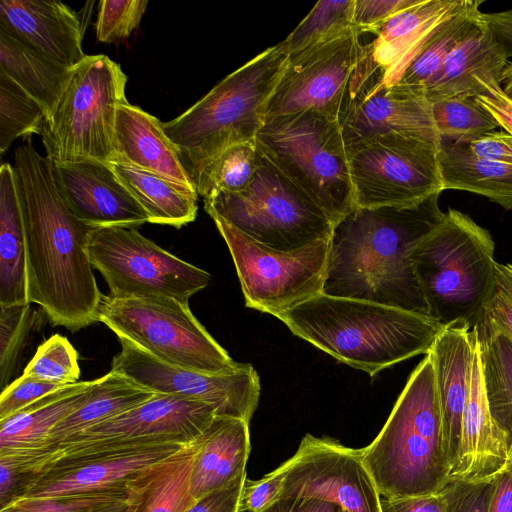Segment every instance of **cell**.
Instances as JSON below:
<instances>
[{
  "label": "cell",
  "instance_id": "obj_58",
  "mask_svg": "<svg viewBox=\"0 0 512 512\" xmlns=\"http://www.w3.org/2000/svg\"><path fill=\"white\" fill-rule=\"evenodd\" d=\"M133 509H134V497H133V492H132L131 501L123 506H120L119 508L115 509L112 512H133Z\"/></svg>",
  "mask_w": 512,
  "mask_h": 512
},
{
  "label": "cell",
  "instance_id": "obj_8",
  "mask_svg": "<svg viewBox=\"0 0 512 512\" xmlns=\"http://www.w3.org/2000/svg\"><path fill=\"white\" fill-rule=\"evenodd\" d=\"M126 84L118 63L107 55H87L43 123L40 135L46 156L54 163L114 162L116 118L127 102Z\"/></svg>",
  "mask_w": 512,
  "mask_h": 512
},
{
  "label": "cell",
  "instance_id": "obj_3",
  "mask_svg": "<svg viewBox=\"0 0 512 512\" xmlns=\"http://www.w3.org/2000/svg\"><path fill=\"white\" fill-rule=\"evenodd\" d=\"M276 318L296 336L370 376L426 355L444 329L428 315L324 293Z\"/></svg>",
  "mask_w": 512,
  "mask_h": 512
},
{
  "label": "cell",
  "instance_id": "obj_16",
  "mask_svg": "<svg viewBox=\"0 0 512 512\" xmlns=\"http://www.w3.org/2000/svg\"><path fill=\"white\" fill-rule=\"evenodd\" d=\"M279 467L284 478L278 498L311 496L334 502L346 512H383L361 448L306 434L295 454Z\"/></svg>",
  "mask_w": 512,
  "mask_h": 512
},
{
  "label": "cell",
  "instance_id": "obj_18",
  "mask_svg": "<svg viewBox=\"0 0 512 512\" xmlns=\"http://www.w3.org/2000/svg\"><path fill=\"white\" fill-rule=\"evenodd\" d=\"M340 124L346 145L392 133L441 143L432 104L400 85L377 79L365 81L351 93Z\"/></svg>",
  "mask_w": 512,
  "mask_h": 512
},
{
  "label": "cell",
  "instance_id": "obj_27",
  "mask_svg": "<svg viewBox=\"0 0 512 512\" xmlns=\"http://www.w3.org/2000/svg\"><path fill=\"white\" fill-rule=\"evenodd\" d=\"M250 451L249 423L216 415L202 436L193 463L190 478L193 498L199 500L245 474Z\"/></svg>",
  "mask_w": 512,
  "mask_h": 512
},
{
  "label": "cell",
  "instance_id": "obj_9",
  "mask_svg": "<svg viewBox=\"0 0 512 512\" xmlns=\"http://www.w3.org/2000/svg\"><path fill=\"white\" fill-rule=\"evenodd\" d=\"M97 316L118 338L170 365L209 374L231 373L244 365L217 343L188 303L177 299L102 294Z\"/></svg>",
  "mask_w": 512,
  "mask_h": 512
},
{
  "label": "cell",
  "instance_id": "obj_25",
  "mask_svg": "<svg viewBox=\"0 0 512 512\" xmlns=\"http://www.w3.org/2000/svg\"><path fill=\"white\" fill-rule=\"evenodd\" d=\"M115 151V161L129 163L196 190L162 122L128 101L117 112Z\"/></svg>",
  "mask_w": 512,
  "mask_h": 512
},
{
  "label": "cell",
  "instance_id": "obj_47",
  "mask_svg": "<svg viewBox=\"0 0 512 512\" xmlns=\"http://www.w3.org/2000/svg\"><path fill=\"white\" fill-rule=\"evenodd\" d=\"M485 313L512 340V264L496 263L495 281Z\"/></svg>",
  "mask_w": 512,
  "mask_h": 512
},
{
  "label": "cell",
  "instance_id": "obj_11",
  "mask_svg": "<svg viewBox=\"0 0 512 512\" xmlns=\"http://www.w3.org/2000/svg\"><path fill=\"white\" fill-rule=\"evenodd\" d=\"M232 256L245 305L277 316L323 293L331 237L292 251L268 247L210 216Z\"/></svg>",
  "mask_w": 512,
  "mask_h": 512
},
{
  "label": "cell",
  "instance_id": "obj_32",
  "mask_svg": "<svg viewBox=\"0 0 512 512\" xmlns=\"http://www.w3.org/2000/svg\"><path fill=\"white\" fill-rule=\"evenodd\" d=\"M93 382L68 385L0 421V451L41 447L52 429L86 399Z\"/></svg>",
  "mask_w": 512,
  "mask_h": 512
},
{
  "label": "cell",
  "instance_id": "obj_12",
  "mask_svg": "<svg viewBox=\"0 0 512 512\" xmlns=\"http://www.w3.org/2000/svg\"><path fill=\"white\" fill-rule=\"evenodd\" d=\"M88 254L113 297L163 296L188 303L211 281L208 272L164 250L136 227H95Z\"/></svg>",
  "mask_w": 512,
  "mask_h": 512
},
{
  "label": "cell",
  "instance_id": "obj_44",
  "mask_svg": "<svg viewBox=\"0 0 512 512\" xmlns=\"http://www.w3.org/2000/svg\"><path fill=\"white\" fill-rule=\"evenodd\" d=\"M146 0H102L96 22V38L103 43L123 41L136 30L146 12Z\"/></svg>",
  "mask_w": 512,
  "mask_h": 512
},
{
  "label": "cell",
  "instance_id": "obj_5",
  "mask_svg": "<svg viewBox=\"0 0 512 512\" xmlns=\"http://www.w3.org/2000/svg\"><path fill=\"white\" fill-rule=\"evenodd\" d=\"M287 60L280 43L267 48L223 78L181 115L162 122L194 186L219 154L256 138Z\"/></svg>",
  "mask_w": 512,
  "mask_h": 512
},
{
  "label": "cell",
  "instance_id": "obj_28",
  "mask_svg": "<svg viewBox=\"0 0 512 512\" xmlns=\"http://www.w3.org/2000/svg\"><path fill=\"white\" fill-rule=\"evenodd\" d=\"M155 394L124 375L110 371L103 377L94 380L88 396L81 405L52 429L41 447L33 450L56 446L95 425L140 405Z\"/></svg>",
  "mask_w": 512,
  "mask_h": 512
},
{
  "label": "cell",
  "instance_id": "obj_7",
  "mask_svg": "<svg viewBox=\"0 0 512 512\" xmlns=\"http://www.w3.org/2000/svg\"><path fill=\"white\" fill-rule=\"evenodd\" d=\"M260 152L320 207L335 225L356 208L349 159L338 120L315 111L266 120Z\"/></svg>",
  "mask_w": 512,
  "mask_h": 512
},
{
  "label": "cell",
  "instance_id": "obj_2",
  "mask_svg": "<svg viewBox=\"0 0 512 512\" xmlns=\"http://www.w3.org/2000/svg\"><path fill=\"white\" fill-rule=\"evenodd\" d=\"M440 194L411 205L356 207L344 216L331 234L323 293L428 315L412 253L445 214Z\"/></svg>",
  "mask_w": 512,
  "mask_h": 512
},
{
  "label": "cell",
  "instance_id": "obj_56",
  "mask_svg": "<svg viewBox=\"0 0 512 512\" xmlns=\"http://www.w3.org/2000/svg\"><path fill=\"white\" fill-rule=\"evenodd\" d=\"M488 512H512V462L492 481Z\"/></svg>",
  "mask_w": 512,
  "mask_h": 512
},
{
  "label": "cell",
  "instance_id": "obj_55",
  "mask_svg": "<svg viewBox=\"0 0 512 512\" xmlns=\"http://www.w3.org/2000/svg\"><path fill=\"white\" fill-rule=\"evenodd\" d=\"M487 27L507 59L512 58V8L483 13Z\"/></svg>",
  "mask_w": 512,
  "mask_h": 512
},
{
  "label": "cell",
  "instance_id": "obj_10",
  "mask_svg": "<svg viewBox=\"0 0 512 512\" xmlns=\"http://www.w3.org/2000/svg\"><path fill=\"white\" fill-rule=\"evenodd\" d=\"M204 208L210 216H219L255 241L280 251L329 238L334 227L324 211L261 152L245 189L206 199Z\"/></svg>",
  "mask_w": 512,
  "mask_h": 512
},
{
  "label": "cell",
  "instance_id": "obj_20",
  "mask_svg": "<svg viewBox=\"0 0 512 512\" xmlns=\"http://www.w3.org/2000/svg\"><path fill=\"white\" fill-rule=\"evenodd\" d=\"M192 442L171 441L136 451L82 456L37 476L22 497L62 496L126 485Z\"/></svg>",
  "mask_w": 512,
  "mask_h": 512
},
{
  "label": "cell",
  "instance_id": "obj_54",
  "mask_svg": "<svg viewBox=\"0 0 512 512\" xmlns=\"http://www.w3.org/2000/svg\"><path fill=\"white\" fill-rule=\"evenodd\" d=\"M381 505L383 512H445L441 492L396 500L381 498Z\"/></svg>",
  "mask_w": 512,
  "mask_h": 512
},
{
  "label": "cell",
  "instance_id": "obj_45",
  "mask_svg": "<svg viewBox=\"0 0 512 512\" xmlns=\"http://www.w3.org/2000/svg\"><path fill=\"white\" fill-rule=\"evenodd\" d=\"M491 481H467L450 477L440 491L445 512H488Z\"/></svg>",
  "mask_w": 512,
  "mask_h": 512
},
{
  "label": "cell",
  "instance_id": "obj_35",
  "mask_svg": "<svg viewBox=\"0 0 512 512\" xmlns=\"http://www.w3.org/2000/svg\"><path fill=\"white\" fill-rule=\"evenodd\" d=\"M475 329L490 414L512 455V340L485 312Z\"/></svg>",
  "mask_w": 512,
  "mask_h": 512
},
{
  "label": "cell",
  "instance_id": "obj_14",
  "mask_svg": "<svg viewBox=\"0 0 512 512\" xmlns=\"http://www.w3.org/2000/svg\"><path fill=\"white\" fill-rule=\"evenodd\" d=\"M357 27L288 56L265 108V121L295 112L315 111L340 122L362 55Z\"/></svg>",
  "mask_w": 512,
  "mask_h": 512
},
{
  "label": "cell",
  "instance_id": "obj_43",
  "mask_svg": "<svg viewBox=\"0 0 512 512\" xmlns=\"http://www.w3.org/2000/svg\"><path fill=\"white\" fill-rule=\"evenodd\" d=\"M22 375L62 386L78 383V354L66 337L55 334L37 348Z\"/></svg>",
  "mask_w": 512,
  "mask_h": 512
},
{
  "label": "cell",
  "instance_id": "obj_49",
  "mask_svg": "<svg viewBox=\"0 0 512 512\" xmlns=\"http://www.w3.org/2000/svg\"><path fill=\"white\" fill-rule=\"evenodd\" d=\"M280 467L259 480L246 479L239 502V512H261L278 498L283 484Z\"/></svg>",
  "mask_w": 512,
  "mask_h": 512
},
{
  "label": "cell",
  "instance_id": "obj_19",
  "mask_svg": "<svg viewBox=\"0 0 512 512\" xmlns=\"http://www.w3.org/2000/svg\"><path fill=\"white\" fill-rule=\"evenodd\" d=\"M59 188L74 215L91 227H138L145 210L122 184L111 164L93 160L54 163Z\"/></svg>",
  "mask_w": 512,
  "mask_h": 512
},
{
  "label": "cell",
  "instance_id": "obj_38",
  "mask_svg": "<svg viewBox=\"0 0 512 512\" xmlns=\"http://www.w3.org/2000/svg\"><path fill=\"white\" fill-rule=\"evenodd\" d=\"M355 0L318 1L297 27L280 42L289 56L343 34L354 26Z\"/></svg>",
  "mask_w": 512,
  "mask_h": 512
},
{
  "label": "cell",
  "instance_id": "obj_53",
  "mask_svg": "<svg viewBox=\"0 0 512 512\" xmlns=\"http://www.w3.org/2000/svg\"><path fill=\"white\" fill-rule=\"evenodd\" d=\"M334 502L311 496H287L275 499L261 512H341Z\"/></svg>",
  "mask_w": 512,
  "mask_h": 512
},
{
  "label": "cell",
  "instance_id": "obj_51",
  "mask_svg": "<svg viewBox=\"0 0 512 512\" xmlns=\"http://www.w3.org/2000/svg\"><path fill=\"white\" fill-rule=\"evenodd\" d=\"M463 145L477 158L512 165V136L506 131L493 130Z\"/></svg>",
  "mask_w": 512,
  "mask_h": 512
},
{
  "label": "cell",
  "instance_id": "obj_4",
  "mask_svg": "<svg viewBox=\"0 0 512 512\" xmlns=\"http://www.w3.org/2000/svg\"><path fill=\"white\" fill-rule=\"evenodd\" d=\"M361 454L387 500L437 494L448 482L451 465L430 351L412 371L383 428L361 448Z\"/></svg>",
  "mask_w": 512,
  "mask_h": 512
},
{
  "label": "cell",
  "instance_id": "obj_31",
  "mask_svg": "<svg viewBox=\"0 0 512 512\" xmlns=\"http://www.w3.org/2000/svg\"><path fill=\"white\" fill-rule=\"evenodd\" d=\"M111 167L145 210L149 223L180 228L195 220L196 190L123 161H114Z\"/></svg>",
  "mask_w": 512,
  "mask_h": 512
},
{
  "label": "cell",
  "instance_id": "obj_48",
  "mask_svg": "<svg viewBox=\"0 0 512 512\" xmlns=\"http://www.w3.org/2000/svg\"><path fill=\"white\" fill-rule=\"evenodd\" d=\"M476 102L512 136V99L503 91L501 80L494 75L476 76Z\"/></svg>",
  "mask_w": 512,
  "mask_h": 512
},
{
  "label": "cell",
  "instance_id": "obj_30",
  "mask_svg": "<svg viewBox=\"0 0 512 512\" xmlns=\"http://www.w3.org/2000/svg\"><path fill=\"white\" fill-rule=\"evenodd\" d=\"M202 436L129 482L133 512H185L197 501L190 492V478Z\"/></svg>",
  "mask_w": 512,
  "mask_h": 512
},
{
  "label": "cell",
  "instance_id": "obj_23",
  "mask_svg": "<svg viewBox=\"0 0 512 512\" xmlns=\"http://www.w3.org/2000/svg\"><path fill=\"white\" fill-rule=\"evenodd\" d=\"M469 392L462 417L458 462L450 477L492 481L512 462L506 438L490 414L476 329Z\"/></svg>",
  "mask_w": 512,
  "mask_h": 512
},
{
  "label": "cell",
  "instance_id": "obj_59",
  "mask_svg": "<svg viewBox=\"0 0 512 512\" xmlns=\"http://www.w3.org/2000/svg\"><path fill=\"white\" fill-rule=\"evenodd\" d=\"M341 512H346V511H344V510H341Z\"/></svg>",
  "mask_w": 512,
  "mask_h": 512
},
{
  "label": "cell",
  "instance_id": "obj_33",
  "mask_svg": "<svg viewBox=\"0 0 512 512\" xmlns=\"http://www.w3.org/2000/svg\"><path fill=\"white\" fill-rule=\"evenodd\" d=\"M0 71L34 98L47 118L60 100L74 68L54 62L0 30Z\"/></svg>",
  "mask_w": 512,
  "mask_h": 512
},
{
  "label": "cell",
  "instance_id": "obj_34",
  "mask_svg": "<svg viewBox=\"0 0 512 512\" xmlns=\"http://www.w3.org/2000/svg\"><path fill=\"white\" fill-rule=\"evenodd\" d=\"M439 165L443 190L482 195L512 210V165L473 156L463 144L441 142Z\"/></svg>",
  "mask_w": 512,
  "mask_h": 512
},
{
  "label": "cell",
  "instance_id": "obj_36",
  "mask_svg": "<svg viewBox=\"0 0 512 512\" xmlns=\"http://www.w3.org/2000/svg\"><path fill=\"white\" fill-rule=\"evenodd\" d=\"M482 3L469 0L463 9L436 26L415 50L395 84L424 97L449 53L479 18Z\"/></svg>",
  "mask_w": 512,
  "mask_h": 512
},
{
  "label": "cell",
  "instance_id": "obj_39",
  "mask_svg": "<svg viewBox=\"0 0 512 512\" xmlns=\"http://www.w3.org/2000/svg\"><path fill=\"white\" fill-rule=\"evenodd\" d=\"M46 113L42 106L0 71V152L19 137L41 134Z\"/></svg>",
  "mask_w": 512,
  "mask_h": 512
},
{
  "label": "cell",
  "instance_id": "obj_24",
  "mask_svg": "<svg viewBox=\"0 0 512 512\" xmlns=\"http://www.w3.org/2000/svg\"><path fill=\"white\" fill-rule=\"evenodd\" d=\"M430 352L434 358L444 437L452 471L458 462L462 417L469 392L473 329H442Z\"/></svg>",
  "mask_w": 512,
  "mask_h": 512
},
{
  "label": "cell",
  "instance_id": "obj_15",
  "mask_svg": "<svg viewBox=\"0 0 512 512\" xmlns=\"http://www.w3.org/2000/svg\"><path fill=\"white\" fill-rule=\"evenodd\" d=\"M121 351L111 371L158 394L176 395L211 405L218 416L250 423L260 398V380L251 364L231 373L209 374L165 363L127 339L119 338Z\"/></svg>",
  "mask_w": 512,
  "mask_h": 512
},
{
  "label": "cell",
  "instance_id": "obj_22",
  "mask_svg": "<svg viewBox=\"0 0 512 512\" xmlns=\"http://www.w3.org/2000/svg\"><path fill=\"white\" fill-rule=\"evenodd\" d=\"M469 0H418L398 12L372 33L364 45L363 65L369 76L394 85L415 50L441 22L463 9Z\"/></svg>",
  "mask_w": 512,
  "mask_h": 512
},
{
  "label": "cell",
  "instance_id": "obj_26",
  "mask_svg": "<svg viewBox=\"0 0 512 512\" xmlns=\"http://www.w3.org/2000/svg\"><path fill=\"white\" fill-rule=\"evenodd\" d=\"M508 62L494 41L483 12L447 56L442 68L424 92L432 104L451 97H475L476 76L494 75L501 80Z\"/></svg>",
  "mask_w": 512,
  "mask_h": 512
},
{
  "label": "cell",
  "instance_id": "obj_46",
  "mask_svg": "<svg viewBox=\"0 0 512 512\" xmlns=\"http://www.w3.org/2000/svg\"><path fill=\"white\" fill-rule=\"evenodd\" d=\"M64 387L66 386L21 375L1 391L0 421Z\"/></svg>",
  "mask_w": 512,
  "mask_h": 512
},
{
  "label": "cell",
  "instance_id": "obj_17",
  "mask_svg": "<svg viewBox=\"0 0 512 512\" xmlns=\"http://www.w3.org/2000/svg\"><path fill=\"white\" fill-rule=\"evenodd\" d=\"M215 416V409L203 401L156 393L140 405L60 444L192 442L205 433Z\"/></svg>",
  "mask_w": 512,
  "mask_h": 512
},
{
  "label": "cell",
  "instance_id": "obj_1",
  "mask_svg": "<svg viewBox=\"0 0 512 512\" xmlns=\"http://www.w3.org/2000/svg\"><path fill=\"white\" fill-rule=\"evenodd\" d=\"M13 170L22 212L28 303L39 305L52 325L77 332L98 321L102 294L88 254L91 227L68 206L54 162L30 137L14 152Z\"/></svg>",
  "mask_w": 512,
  "mask_h": 512
},
{
  "label": "cell",
  "instance_id": "obj_21",
  "mask_svg": "<svg viewBox=\"0 0 512 512\" xmlns=\"http://www.w3.org/2000/svg\"><path fill=\"white\" fill-rule=\"evenodd\" d=\"M0 30L66 67L87 56L79 17L61 1L2 0Z\"/></svg>",
  "mask_w": 512,
  "mask_h": 512
},
{
  "label": "cell",
  "instance_id": "obj_40",
  "mask_svg": "<svg viewBox=\"0 0 512 512\" xmlns=\"http://www.w3.org/2000/svg\"><path fill=\"white\" fill-rule=\"evenodd\" d=\"M441 142L465 144L499 127L474 97H451L432 103Z\"/></svg>",
  "mask_w": 512,
  "mask_h": 512
},
{
  "label": "cell",
  "instance_id": "obj_57",
  "mask_svg": "<svg viewBox=\"0 0 512 512\" xmlns=\"http://www.w3.org/2000/svg\"><path fill=\"white\" fill-rule=\"evenodd\" d=\"M500 85L505 94L512 99V61H508L501 76Z\"/></svg>",
  "mask_w": 512,
  "mask_h": 512
},
{
  "label": "cell",
  "instance_id": "obj_6",
  "mask_svg": "<svg viewBox=\"0 0 512 512\" xmlns=\"http://www.w3.org/2000/svg\"><path fill=\"white\" fill-rule=\"evenodd\" d=\"M494 254L490 232L450 208L412 253L428 316L442 328L474 329L493 290Z\"/></svg>",
  "mask_w": 512,
  "mask_h": 512
},
{
  "label": "cell",
  "instance_id": "obj_29",
  "mask_svg": "<svg viewBox=\"0 0 512 512\" xmlns=\"http://www.w3.org/2000/svg\"><path fill=\"white\" fill-rule=\"evenodd\" d=\"M28 303L26 245L13 166L0 168V306Z\"/></svg>",
  "mask_w": 512,
  "mask_h": 512
},
{
  "label": "cell",
  "instance_id": "obj_52",
  "mask_svg": "<svg viewBox=\"0 0 512 512\" xmlns=\"http://www.w3.org/2000/svg\"><path fill=\"white\" fill-rule=\"evenodd\" d=\"M246 479L245 473L231 484L200 498L185 512H239V502Z\"/></svg>",
  "mask_w": 512,
  "mask_h": 512
},
{
  "label": "cell",
  "instance_id": "obj_41",
  "mask_svg": "<svg viewBox=\"0 0 512 512\" xmlns=\"http://www.w3.org/2000/svg\"><path fill=\"white\" fill-rule=\"evenodd\" d=\"M132 489L126 485L106 490L52 497H21L0 512H112L129 503Z\"/></svg>",
  "mask_w": 512,
  "mask_h": 512
},
{
  "label": "cell",
  "instance_id": "obj_42",
  "mask_svg": "<svg viewBox=\"0 0 512 512\" xmlns=\"http://www.w3.org/2000/svg\"><path fill=\"white\" fill-rule=\"evenodd\" d=\"M31 303L0 306V388L10 383L18 359L37 323Z\"/></svg>",
  "mask_w": 512,
  "mask_h": 512
},
{
  "label": "cell",
  "instance_id": "obj_50",
  "mask_svg": "<svg viewBox=\"0 0 512 512\" xmlns=\"http://www.w3.org/2000/svg\"><path fill=\"white\" fill-rule=\"evenodd\" d=\"M418 0H355L353 22L362 33H372L379 25Z\"/></svg>",
  "mask_w": 512,
  "mask_h": 512
},
{
  "label": "cell",
  "instance_id": "obj_13",
  "mask_svg": "<svg viewBox=\"0 0 512 512\" xmlns=\"http://www.w3.org/2000/svg\"><path fill=\"white\" fill-rule=\"evenodd\" d=\"M346 148L356 207L411 205L444 191L432 141L392 133Z\"/></svg>",
  "mask_w": 512,
  "mask_h": 512
},
{
  "label": "cell",
  "instance_id": "obj_37",
  "mask_svg": "<svg viewBox=\"0 0 512 512\" xmlns=\"http://www.w3.org/2000/svg\"><path fill=\"white\" fill-rule=\"evenodd\" d=\"M259 154L255 139L226 149L199 175L195 182L197 194L206 200L219 193L242 191L256 173Z\"/></svg>",
  "mask_w": 512,
  "mask_h": 512
}]
</instances>
